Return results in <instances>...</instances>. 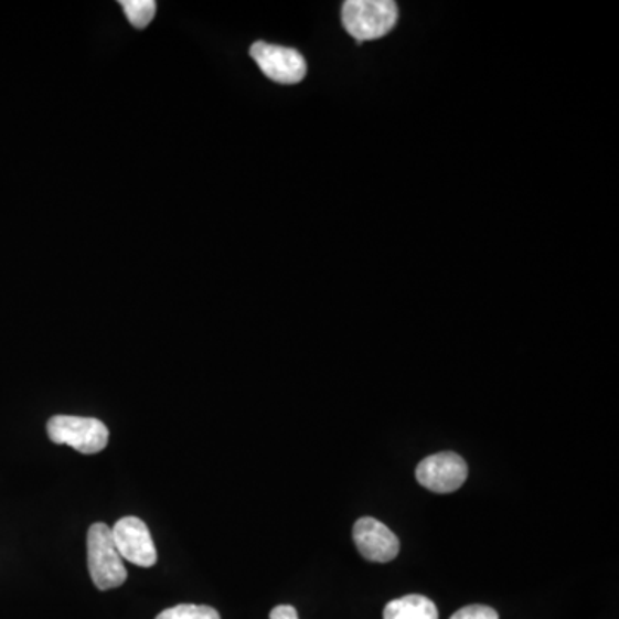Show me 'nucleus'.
<instances>
[{
	"instance_id": "nucleus-7",
	"label": "nucleus",
	"mask_w": 619,
	"mask_h": 619,
	"mask_svg": "<svg viewBox=\"0 0 619 619\" xmlns=\"http://www.w3.org/2000/svg\"><path fill=\"white\" fill-rule=\"evenodd\" d=\"M353 538L365 559L389 563L399 554V538L393 530L372 516H363L353 526Z\"/></svg>"
},
{
	"instance_id": "nucleus-5",
	"label": "nucleus",
	"mask_w": 619,
	"mask_h": 619,
	"mask_svg": "<svg viewBox=\"0 0 619 619\" xmlns=\"http://www.w3.org/2000/svg\"><path fill=\"white\" fill-rule=\"evenodd\" d=\"M415 476L421 488L437 494H449L463 485L468 477V467L463 458L456 452H437L418 463Z\"/></svg>"
},
{
	"instance_id": "nucleus-6",
	"label": "nucleus",
	"mask_w": 619,
	"mask_h": 619,
	"mask_svg": "<svg viewBox=\"0 0 619 619\" xmlns=\"http://www.w3.org/2000/svg\"><path fill=\"white\" fill-rule=\"evenodd\" d=\"M113 538L122 562L141 568H150L157 563V549L147 523L137 516H125L114 525Z\"/></svg>"
},
{
	"instance_id": "nucleus-4",
	"label": "nucleus",
	"mask_w": 619,
	"mask_h": 619,
	"mask_svg": "<svg viewBox=\"0 0 619 619\" xmlns=\"http://www.w3.org/2000/svg\"><path fill=\"white\" fill-rule=\"evenodd\" d=\"M257 66L267 78L281 85H297L307 76L303 55L295 49L257 42L249 49Z\"/></svg>"
},
{
	"instance_id": "nucleus-10",
	"label": "nucleus",
	"mask_w": 619,
	"mask_h": 619,
	"mask_svg": "<svg viewBox=\"0 0 619 619\" xmlns=\"http://www.w3.org/2000/svg\"><path fill=\"white\" fill-rule=\"evenodd\" d=\"M156 619H221V615L211 606L180 604V606L160 612Z\"/></svg>"
},
{
	"instance_id": "nucleus-12",
	"label": "nucleus",
	"mask_w": 619,
	"mask_h": 619,
	"mask_svg": "<svg viewBox=\"0 0 619 619\" xmlns=\"http://www.w3.org/2000/svg\"><path fill=\"white\" fill-rule=\"evenodd\" d=\"M270 619H300L298 618L297 609L288 604H282V606H277L270 612Z\"/></svg>"
},
{
	"instance_id": "nucleus-1",
	"label": "nucleus",
	"mask_w": 619,
	"mask_h": 619,
	"mask_svg": "<svg viewBox=\"0 0 619 619\" xmlns=\"http://www.w3.org/2000/svg\"><path fill=\"white\" fill-rule=\"evenodd\" d=\"M343 26L356 42L382 39L396 26L397 6L391 0H348L343 4Z\"/></svg>"
},
{
	"instance_id": "nucleus-8",
	"label": "nucleus",
	"mask_w": 619,
	"mask_h": 619,
	"mask_svg": "<svg viewBox=\"0 0 619 619\" xmlns=\"http://www.w3.org/2000/svg\"><path fill=\"white\" fill-rule=\"evenodd\" d=\"M384 619H439V612L427 597L405 596L387 604Z\"/></svg>"
},
{
	"instance_id": "nucleus-9",
	"label": "nucleus",
	"mask_w": 619,
	"mask_h": 619,
	"mask_svg": "<svg viewBox=\"0 0 619 619\" xmlns=\"http://www.w3.org/2000/svg\"><path fill=\"white\" fill-rule=\"evenodd\" d=\"M121 6L129 23L138 30L149 26L156 17L157 2L153 0H122Z\"/></svg>"
},
{
	"instance_id": "nucleus-2",
	"label": "nucleus",
	"mask_w": 619,
	"mask_h": 619,
	"mask_svg": "<svg viewBox=\"0 0 619 619\" xmlns=\"http://www.w3.org/2000/svg\"><path fill=\"white\" fill-rule=\"evenodd\" d=\"M88 569L98 590L121 587L128 578L122 557L114 544L113 530L106 523H94L86 537Z\"/></svg>"
},
{
	"instance_id": "nucleus-3",
	"label": "nucleus",
	"mask_w": 619,
	"mask_h": 619,
	"mask_svg": "<svg viewBox=\"0 0 619 619\" xmlns=\"http://www.w3.org/2000/svg\"><path fill=\"white\" fill-rule=\"evenodd\" d=\"M49 437L55 445H66L83 455H97L109 442V429L97 418L55 415L47 424Z\"/></svg>"
},
{
	"instance_id": "nucleus-11",
	"label": "nucleus",
	"mask_w": 619,
	"mask_h": 619,
	"mask_svg": "<svg viewBox=\"0 0 619 619\" xmlns=\"http://www.w3.org/2000/svg\"><path fill=\"white\" fill-rule=\"evenodd\" d=\"M451 619H499V615L495 609L489 608V606L473 604V606H467V608L456 611Z\"/></svg>"
}]
</instances>
